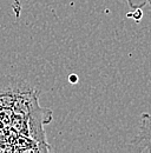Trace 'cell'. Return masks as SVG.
Here are the masks:
<instances>
[{"mask_svg":"<svg viewBox=\"0 0 151 153\" xmlns=\"http://www.w3.org/2000/svg\"><path fill=\"white\" fill-rule=\"evenodd\" d=\"M129 150L135 152L151 153V114H142L138 134L132 139Z\"/></svg>","mask_w":151,"mask_h":153,"instance_id":"1","label":"cell"},{"mask_svg":"<svg viewBox=\"0 0 151 153\" xmlns=\"http://www.w3.org/2000/svg\"><path fill=\"white\" fill-rule=\"evenodd\" d=\"M129 6L131 7L132 10L135 11H138V10H142L144 6L149 5L151 7V0H126Z\"/></svg>","mask_w":151,"mask_h":153,"instance_id":"2","label":"cell"}]
</instances>
